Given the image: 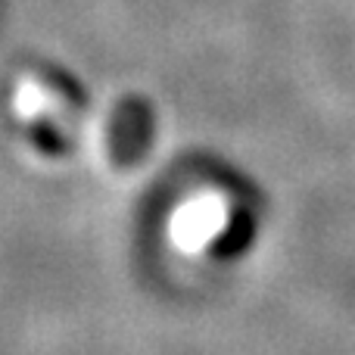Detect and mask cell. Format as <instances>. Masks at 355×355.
Listing matches in <instances>:
<instances>
[{
    "label": "cell",
    "instance_id": "1",
    "mask_svg": "<svg viewBox=\"0 0 355 355\" xmlns=\"http://www.w3.org/2000/svg\"><path fill=\"white\" fill-rule=\"evenodd\" d=\"M150 128H153V116H150L144 100H122L112 110L110 122V156L116 166H131L141 159V153L150 144Z\"/></svg>",
    "mask_w": 355,
    "mask_h": 355
}]
</instances>
